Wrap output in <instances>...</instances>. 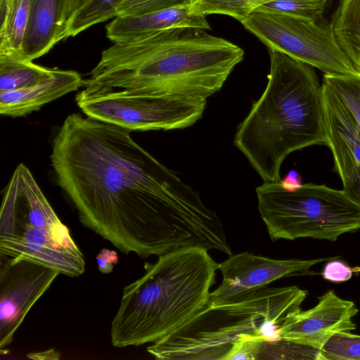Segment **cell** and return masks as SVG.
<instances>
[{"instance_id": "obj_1", "label": "cell", "mask_w": 360, "mask_h": 360, "mask_svg": "<svg viewBox=\"0 0 360 360\" xmlns=\"http://www.w3.org/2000/svg\"><path fill=\"white\" fill-rule=\"evenodd\" d=\"M130 131L73 113L53 137L57 183L82 224L141 258L193 247L229 253L217 213Z\"/></svg>"}, {"instance_id": "obj_2", "label": "cell", "mask_w": 360, "mask_h": 360, "mask_svg": "<svg viewBox=\"0 0 360 360\" xmlns=\"http://www.w3.org/2000/svg\"><path fill=\"white\" fill-rule=\"evenodd\" d=\"M244 53L205 30H165L113 43L84 84L207 100L220 90Z\"/></svg>"}, {"instance_id": "obj_3", "label": "cell", "mask_w": 360, "mask_h": 360, "mask_svg": "<svg viewBox=\"0 0 360 360\" xmlns=\"http://www.w3.org/2000/svg\"><path fill=\"white\" fill-rule=\"evenodd\" d=\"M265 90L238 125L234 144L264 182H279L291 153L326 145L322 85L313 67L269 49Z\"/></svg>"}, {"instance_id": "obj_4", "label": "cell", "mask_w": 360, "mask_h": 360, "mask_svg": "<svg viewBox=\"0 0 360 360\" xmlns=\"http://www.w3.org/2000/svg\"><path fill=\"white\" fill-rule=\"evenodd\" d=\"M146 262L145 273L126 285L112 320L116 347L153 343L179 327L207 302L216 262L202 248H183Z\"/></svg>"}, {"instance_id": "obj_5", "label": "cell", "mask_w": 360, "mask_h": 360, "mask_svg": "<svg viewBox=\"0 0 360 360\" xmlns=\"http://www.w3.org/2000/svg\"><path fill=\"white\" fill-rule=\"evenodd\" d=\"M307 294L297 286L266 285L207 303L146 350L161 360H224L243 335L279 340V326L288 313L300 308Z\"/></svg>"}, {"instance_id": "obj_6", "label": "cell", "mask_w": 360, "mask_h": 360, "mask_svg": "<svg viewBox=\"0 0 360 360\" xmlns=\"http://www.w3.org/2000/svg\"><path fill=\"white\" fill-rule=\"evenodd\" d=\"M256 193L272 241L312 238L333 242L360 229V207L343 190L309 183L288 191L279 181L264 182Z\"/></svg>"}, {"instance_id": "obj_7", "label": "cell", "mask_w": 360, "mask_h": 360, "mask_svg": "<svg viewBox=\"0 0 360 360\" xmlns=\"http://www.w3.org/2000/svg\"><path fill=\"white\" fill-rule=\"evenodd\" d=\"M83 86L75 100L85 115L129 131L191 127L202 117L207 103L205 99Z\"/></svg>"}, {"instance_id": "obj_8", "label": "cell", "mask_w": 360, "mask_h": 360, "mask_svg": "<svg viewBox=\"0 0 360 360\" xmlns=\"http://www.w3.org/2000/svg\"><path fill=\"white\" fill-rule=\"evenodd\" d=\"M319 20L257 8L241 24L269 49L324 74L360 78V72L338 44L330 25Z\"/></svg>"}, {"instance_id": "obj_9", "label": "cell", "mask_w": 360, "mask_h": 360, "mask_svg": "<svg viewBox=\"0 0 360 360\" xmlns=\"http://www.w3.org/2000/svg\"><path fill=\"white\" fill-rule=\"evenodd\" d=\"M0 257L23 258L71 277L85 271L84 255L70 231L15 221L0 220Z\"/></svg>"}, {"instance_id": "obj_10", "label": "cell", "mask_w": 360, "mask_h": 360, "mask_svg": "<svg viewBox=\"0 0 360 360\" xmlns=\"http://www.w3.org/2000/svg\"><path fill=\"white\" fill-rule=\"evenodd\" d=\"M60 273L20 257H0V349L9 345L35 302Z\"/></svg>"}, {"instance_id": "obj_11", "label": "cell", "mask_w": 360, "mask_h": 360, "mask_svg": "<svg viewBox=\"0 0 360 360\" xmlns=\"http://www.w3.org/2000/svg\"><path fill=\"white\" fill-rule=\"evenodd\" d=\"M358 312L354 302L330 290L314 307L304 311L297 308L288 313L278 327L279 339L320 349L334 334L355 330L352 319Z\"/></svg>"}, {"instance_id": "obj_12", "label": "cell", "mask_w": 360, "mask_h": 360, "mask_svg": "<svg viewBox=\"0 0 360 360\" xmlns=\"http://www.w3.org/2000/svg\"><path fill=\"white\" fill-rule=\"evenodd\" d=\"M331 259H276L248 252L232 254L219 264L218 270L222 281L210 292L207 303L215 304L237 294L266 286L286 276L307 272L314 265Z\"/></svg>"}, {"instance_id": "obj_13", "label": "cell", "mask_w": 360, "mask_h": 360, "mask_svg": "<svg viewBox=\"0 0 360 360\" xmlns=\"http://www.w3.org/2000/svg\"><path fill=\"white\" fill-rule=\"evenodd\" d=\"M173 28L210 30L206 16L192 13L188 6H177L148 13L117 16L105 26L106 37L112 43L130 41Z\"/></svg>"}, {"instance_id": "obj_14", "label": "cell", "mask_w": 360, "mask_h": 360, "mask_svg": "<svg viewBox=\"0 0 360 360\" xmlns=\"http://www.w3.org/2000/svg\"><path fill=\"white\" fill-rule=\"evenodd\" d=\"M83 82L76 71L53 68L49 77L34 85L20 90L0 91V113L13 117L25 116L77 90Z\"/></svg>"}, {"instance_id": "obj_15", "label": "cell", "mask_w": 360, "mask_h": 360, "mask_svg": "<svg viewBox=\"0 0 360 360\" xmlns=\"http://www.w3.org/2000/svg\"><path fill=\"white\" fill-rule=\"evenodd\" d=\"M61 0H32L29 19L18 57L33 60L61 41Z\"/></svg>"}, {"instance_id": "obj_16", "label": "cell", "mask_w": 360, "mask_h": 360, "mask_svg": "<svg viewBox=\"0 0 360 360\" xmlns=\"http://www.w3.org/2000/svg\"><path fill=\"white\" fill-rule=\"evenodd\" d=\"M329 25L338 44L360 72V0H340Z\"/></svg>"}, {"instance_id": "obj_17", "label": "cell", "mask_w": 360, "mask_h": 360, "mask_svg": "<svg viewBox=\"0 0 360 360\" xmlns=\"http://www.w3.org/2000/svg\"><path fill=\"white\" fill-rule=\"evenodd\" d=\"M326 146L333 156L335 168L345 193L360 207V162L339 133L325 122Z\"/></svg>"}, {"instance_id": "obj_18", "label": "cell", "mask_w": 360, "mask_h": 360, "mask_svg": "<svg viewBox=\"0 0 360 360\" xmlns=\"http://www.w3.org/2000/svg\"><path fill=\"white\" fill-rule=\"evenodd\" d=\"M32 0H6L0 6V53L20 56Z\"/></svg>"}, {"instance_id": "obj_19", "label": "cell", "mask_w": 360, "mask_h": 360, "mask_svg": "<svg viewBox=\"0 0 360 360\" xmlns=\"http://www.w3.org/2000/svg\"><path fill=\"white\" fill-rule=\"evenodd\" d=\"M52 71L53 68L37 65L14 53H0V91L27 88L49 77Z\"/></svg>"}, {"instance_id": "obj_20", "label": "cell", "mask_w": 360, "mask_h": 360, "mask_svg": "<svg viewBox=\"0 0 360 360\" xmlns=\"http://www.w3.org/2000/svg\"><path fill=\"white\" fill-rule=\"evenodd\" d=\"M122 0H91L79 9L66 23L61 40L73 37L91 27L117 17Z\"/></svg>"}, {"instance_id": "obj_21", "label": "cell", "mask_w": 360, "mask_h": 360, "mask_svg": "<svg viewBox=\"0 0 360 360\" xmlns=\"http://www.w3.org/2000/svg\"><path fill=\"white\" fill-rule=\"evenodd\" d=\"M276 0H195L190 11L205 16L226 15L242 23L254 11Z\"/></svg>"}, {"instance_id": "obj_22", "label": "cell", "mask_w": 360, "mask_h": 360, "mask_svg": "<svg viewBox=\"0 0 360 360\" xmlns=\"http://www.w3.org/2000/svg\"><path fill=\"white\" fill-rule=\"evenodd\" d=\"M317 359L319 349L295 342L279 339L261 340L256 359Z\"/></svg>"}, {"instance_id": "obj_23", "label": "cell", "mask_w": 360, "mask_h": 360, "mask_svg": "<svg viewBox=\"0 0 360 360\" xmlns=\"http://www.w3.org/2000/svg\"><path fill=\"white\" fill-rule=\"evenodd\" d=\"M319 360H360V335L334 334L319 349Z\"/></svg>"}, {"instance_id": "obj_24", "label": "cell", "mask_w": 360, "mask_h": 360, "mask_svg": "<svg viewBox=\"0 0 360 360\" xmlns=\"http://www.w3.org/2000/svg\"><path fill=\"white\" fill-rule=\"evenodd\" d=\"M339 96L360 129V78L324 74L323 79Z\"/></svg>"}, {"instance_id": "obj_25", "label": "cell", "mask_w": 360, "mask_h": 360, "mask_svg": "<svg viewBox=\"0 0 360 360\" xmlns=\"http://www.w3.org/2000/svg\"><path fill=\"white\" fill-rule=\"evenodd\" d=\"M328 0H276L258 8L320 20Z\"/></svg>"}, {"instance_id": "obj_26", "label": "cell", "mask_w": 360, "mask_h": 360, "mask_svg": "<svg viewBox=\"0 0 360 360\" xmlns=\"http://www.w3.org/2000/svg\"><path fill=\"white\" fill-rule=\"evenodd\" d=\"M195 0H122L117 16L137 15L177 6H191Z\"/></svg>"}, {"instance_id": "obj_27", "label": "cell", "mask_w": 360, "mask_h": 360, "mask_svg": "<svg viewBox=\"0 0 360 360\" xmlns=\"http://www.w3.org/2000/svg\"><path fill=\"white\" fill-rule=\"evenodd\" d=\"M354 269L339 260H330L324 266L322 276L324 279L333 283H342L349 280Z\"/></svg>"}, {"instance_id": "obj_28", "label": "cell", "mask_w": 360, "mask_h": 360, "mask_svg": "<svg viewBox=\"0 0 360 360\" xmlns=\"http://www.w3.org/2000/svg\"><path fill=\"white\" fill-rule=\"evenodd\" d=\"M98 269L103 274L111 273L119 262L116 251L103 248L96 257Z\"/></svg>"}, {"instance_id": "obj_29", "label": "cell", "mask_w": 360, "mask_h": 360, "mask_svg": "<svg viewBox=\"0 0 360 360\" xmlns=\"http://www.w3.org/2000/svg\"><path fill=\"white\" fill-rule=\"evenodd\" d=\"M90 1L91 0H61L60 22L62 33L66 23L73 15Z\"/></svg>"}, {"instance_id": "obj_30", "label": "cell", "mask_w": 360, "mask_h": 360, "mask_svg": "<svg viewBox=\"0 0 360 360\" xmlns=\"http://www.w3.org/2000/svg\"><path fill=\"white\" fill-rule=\"evenodd\" d=\"M281 186L288 191H294L301 186L302 179L296 170H290L280 181Z\"/></svg>"}, {"instance_id": "obj_31", "label": "cell", "mask_w": 360, "mask_h": 360, "mask_svg": "<svg viewBox=\"0 0 360 360\" xmlns=\"http://www.w3.org/2000/svg\"><path fill=\"white\" fill-rule=\"evenodd\" d=\"M29 358L36 359H59L60 354L53 349L37 352L34 354H29Z\"/></svg>"}]
</instances>
